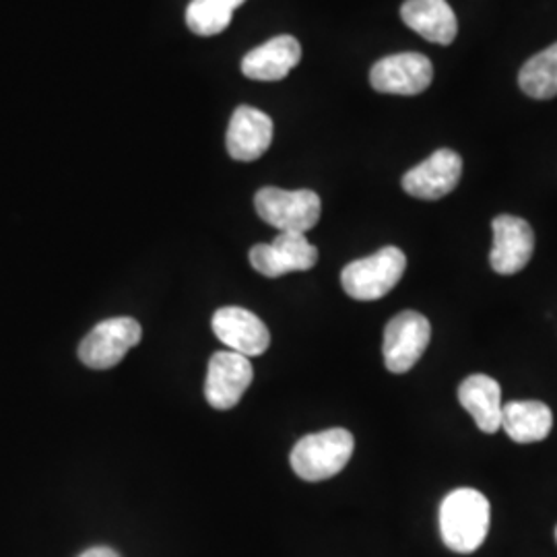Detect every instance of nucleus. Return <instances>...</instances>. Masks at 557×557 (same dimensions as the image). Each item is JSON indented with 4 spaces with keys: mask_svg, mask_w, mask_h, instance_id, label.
<instances>
[{
    "mask_svg": "<svg viewBox=\"0 0 557 557\" xmlns=\"http://www.w3.org/2000/svg\"><path fill=\"white\" fill-rule=\"evenodd\" d=\"M490 520V502L473 487H458L440 504V535L455 554L478 552L487 539Z\"/></svg>",
    "mask_w": 557,
    "mask_h": 557,
    "instance_id": "obj_1",
    "label": "nucleus"
},
{
    "mask_svg": "<svg viewBox=\"0 0 557 557\" xmlns=\"http://www.w3.org/2000/svg\"><path fill=\"white\" fill-rule=\"evenodd\" d=\"M213 333L225 347L244 358L262 356L271 345L267 324L257 314L239 306L220 308L213 314Z\"/></svg>",
    "mask_w": 557,
    "mask_h": 557,
    "instance_id": "obj_11",
    "label": "nucleus"
},
{
    "mask_svg": "<svg viewBox=\"0 0 557 557\" xmlns=\"http://www.w3.org/2000/svg\"><path fill=\"white\" fill-rule=\"evenodd\" d=\"M252 376L255 372L250 359L236 351H218L209 361L205 397L213 409L227 411L238 405L239 398L248 391Z\"/></svg>",
    "mask_w": 557,
    "mask_h": 557,
    "instance_id": "obj_10",
    "label": "nucleus"
},
{
    "mask_svg": "<svg viewBox=\"0 0 557 557\" xmlns=\"http://www.w3.org/2000/svg\"><path fill=\"white\" fill-rule=\"evenodd\" d=\"M356 440L351 432L333 428L304 436L292 450V469L299 479L317 483L338 475L354 457Z\"/></svg>",
    "mask_w": 557,
    "mask_h": 557,
    "instance_id": "obj_2",
    "label": "nucleus"
},
{
    "mask_svg": "<svg viewBox=\"0 0 557 557\" xmlns=\"http://www.w3.org/2000/svg\"><path fill=\"white\" fill-rule=\"evenodd\" d=\"M556 541H557V529H556Z\"/></svg>",
    "mask_w": 557,
    "mask_h": 557,
    "instance_id": "obj_21",
    "label": "nucleus"
},
{
    "mask_svg": "<svg viewBox=\"0 0 557 557\" xmlns=\"http://www.w3.org/2000/svg\"><path fill=\"white\" fill-rule=\"evenodd\" d=\"M143 331L135 319L119 317L103 320L81 341L79 359L91 370H110L139 345Z\"/></svg>",
    "mask_w": 557,
    "mask_h": 557,
    "instance_id": "obj_6",
    "label": "nucleus"
},
{
    "mask_svg": "<svg viewBox=\"0 0 557 557\" xmlns=\"http://www.w3.org/2000/svg\"><path fill=\"white\" fill-rule=\"evenodd\" d=\"M255 209L260 220L277 227L278 232L306 234L319 223L322 202L314 190H283L267 186L257 193Z\"/></svg>",
    "mask_w": 557,
    "mask_h": 557,
    "instance_id": "obj_4",
    "label": "nucleus"
},
{
    "mask_svg": "<svg viewBox=\"0 0 557 557\" xmlns=\"http://www.w3.org/2000/svg\"><path fill=\"white\" fill-rule=\"evenodd\" d=\"M407 257L397 246H384L366 259L349 262L341 273V285L349 298L374 301L388 296L405 275Z\"/></svg>",
    "mask_w": 557,
    "mask_h": 557,
    "instance_id": "obj_3",
    "label": "nucleus"
},
{
    "mask_svg": "<svg viewBox=\"0 0 557 557\" xmlns=\"http://www.w3.org/2000/svg\"><path fill=\"white\" fill-rule=\"evenodd\" d=\"M299 59V41L294 36H277L244 57L242 73L252 81H281L298 66Z\"/></svg>",
    "mask_w": 557,
    "mask_h": 557,
    "instance_id": "obj_14",
    "label": "nucleus"
},
{
    "mask_svg": "<svg viewBox=\"0 0 557 557\" xmlns=\"http://www.w3.org/2000/svg\"><path fill=\"white\" fill-rule=\"evenodd\" d=\"M434 79V66L418 52H400L379 60L370 71V85L388 96H419Z\"/></svg>",
    "mask_w": 557,
    "mask_h": 557,
    "instance_id": "obj_8",
    "label": "nucleus"
},
{
    "mask_svg": "<svg viewBox=\"0 0 557 557\" xmlns=\"http://www.w3.org/2000/svg\"><path fill=\"white\" fill-rule=\"evenodd\" d=\"M554 413L541 400H510L502 407V428L517 444H535L547 438Z\"/></svg>",
    "mask_w": 557,
    "mask_h": 557,
    "instance_id": "obj_17",
    "label": "nucleus"
},
{
    "mask_svg": "<svg viewBox=\"0 0 557 557\" xmlns=\"http://www.w3.org/2000/svg\"><path fill=\"white\" fill-rule=\"evenodd\" d=\"M432 338V324L423 314L405 310L388 320L384 329V366L393 374L409 372L425 354Z\"/></svg>",
    "mask_w": 557,
    "mask_h": 557,
    "instance_id": "obj_5",
    "label": "nucleus"
},
{
    "mask_svg": "<svg viewBox=\"0 0 557 557\" xmlns=\"http://www.w3.org/2000/svg\"><path fill=\"white\" fill-rule=\"evenodd\" d=\"M520 89L533 100H552L557 96V44L527 60L518 73Z\"/></svg>",
    "mask_w": 557,
    "mask_h": 557,
    "instance_id": "obj_18",
    "label": "nucleus"
},
{
    "mask_svg": "<svg viewBox=\"0 0 557 557\" xmlns=\"http://www.w3.org/2000/svg\"><path fill=\"white\" fill-rule=\"evenodd\" d=\"M494 248L490 255L492 269L499 275H517L533 257L535 234L529 221L515 215H499L494 220Z\"/></svg>",
    "mask_w": 557,
    "mask_h": 557,
    "instance_id": "obj_12",
    "label": "nucleus"
},
{
    "mask_svg": "<svg viewBox=\"0 0 557 557\" xmlns=\"http://www.w3.org/2000/svg\"><path fill=\"white\" fill-rule=\"evenodd\" d=\"M79 557H120L114 549L110 547H91L87 552H83Z\"/></svg>",
    "mask_w": 557,
    "mask_h": 557,
    "instance_id": "obj_20",
    "label": "nucleus"
},
{
    "mask_svg": "<svg viewBox=\"0 0 557 557\" xmlns=\"http://www.w3.org/2000/svg\"><path fill=\"white\" fill-rule=\"evenodd\" d=\"M400 20L434 44L448 46L457 38V15L446 0H407L400 7Z\"/></svg>",
    "mask_w": 557,
    "mask_h": 557,
    "instance_id": "obj_15",
    "label": "nucleus"
},
{
    "mask_svg": "<svg viewBox=\"0 0 557 557\" xmlns=\"http://www.w3.org/2000/svg\"><path fill=\"white\" fill-rule=\"evenodd\" d=\"M317 262V246L308 242L306 234L296 232H281L271 244H257L250 250L252 269L264 277L277 278L296 271H310Z\"/></svg>",
    "mask_w": 557,
    "mask_h": 557,
    "instance_id": "obj_7",
    "label": "nucleus"
},
{
    "mask_svg": "<svg viewBox=\"0 0 557 557\" xmlns=\"http://www.w3.org/2000/svg\"><path fill=\"white\" fill-rule=\"evenodd\" d=\"M458 400L478 423L483 434H496L502 428V388L485 374H473L458 386Z\"/></svg>",
    "mask_w": 557,
    "mask_h": 557,
    "instance_id": "obj_16",
    "label": "nucleus"
},
{
    "mask_svg": "<svg viewBox=\"0 0 557 557\" xmlns=\"http://www.w3.org/2000/svg\"><path fill=\"white\" fill-rule=\"evenodd\" d=\"M462 176V160L453 149H438L403 176V190L419 200H438L450 195Z\"/></svg>",
    "mask_w": 557,
    "mask_h": 557,
    "instance_id": "obj_9",
    "label": "nucleus"
},
{
    "mask_svg": "<svg viewBox=\"0 0 557 557\" xmlns=\"http://www.w3.org/2000/svg\"><path fill=\"white\" fill-rule=\"evenodd\" d=\"M246 0H193L186 9V25L197 36H218L232 23L234 11Z\"/></svg>",
    "mask_w": 557,
    "mask_h": 557,
    "instance_id": "obj_19",
    "label": "nucleus"
},
{
    "mask_svg": "<svg viewBox=\"0 0 557 557\" xmlns=\"http://www.w3.org/2000/svg\"><path fill=\"white\" fill-rule=\"evenodd\" d=\"M273 120L250 106H239L227 128V153L236 161H255L267 153L273 143Z\"/></svg>",
    "mask_w": 557,
    "mask_h": 557,
    "instance_id": "obj_13",
    "label": "nucleus"
}]
</instances>
